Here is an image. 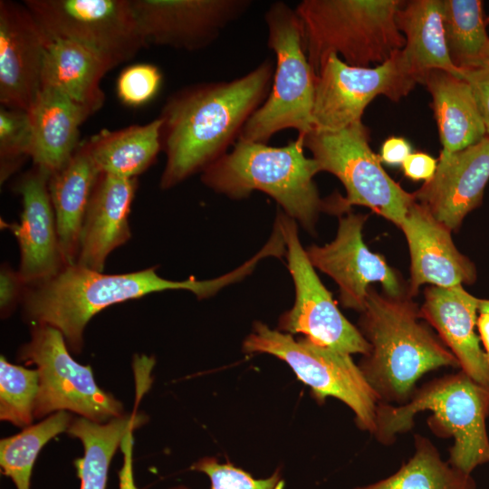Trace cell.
<instances>
[{
	"mask_svg": "<svg viewBox=\"0 0 489 489\" xmlns=\"http://www.w3.org/2000/svg\"><path fill=\"white\" fill-rule=\"evenodd\" d=\"M274 66L267 58L238 78L187 85L167 99L158 116L167 156L162 189L202 173L227 153L267 99Z\"/></svg>",
	"mask_w": 489,
	"mask_h": 489,
	"instance_id": "1",
	"label": "cell"
},
{
	"mask_svg": "<svg viewBox=\"0 0 489 489\" xmlns=\"http://www.w3.org/2000/svg\"><path fill=\"white\" fill-rule=\"evenodd\" d=\"M250 273V267L242 264L211 280L198 281L192 277L171 281L160 277L157 266L128 273L106 274L73 264L44 282L27 286L21 302L24 314L33 325L56 328L70 350L79 353L87 323L109 306L168 290H187L198 299H204Z\"/></svg>",
	"mask_w": 489,
	"mask_h": 489,
	"instance_id": "2",
	"label": "cell"
},
{
	"mask_svg": "<svg viewBox=\"0 0 489 489\" xmlns=\"http://www.w3.org/2000/svg\"><path fill=\"white\" fill-rule=\"evenodd\" d=\"M419 318V308L410 296L381 295L369 287L359 326L370 350L359 367L379 403L404 405L425 373L440 367L460 368L454 354Z\"/></svg>",
	"mask_w": 489,
	"mask_h": 489,
	"instance_id": "3",
	"label": "cell"
},
{
	"mask_svg": "<svg viewBox=\"0 0 489 489\" xmlns=\"http://www.w3.org/2000/svg\"><path fill=\"white\" fill-rule=\"evenodd\" d=\"M304 149L302 136L283 147L238 139L231 151L202 172L201 180L215 192L236 200L262 191L287 216L312 231L326 202L313 181L321 168L313 158L305 156Z\"/></svg>",
	"mask_w": 489,
	"mask_h": 489,
	"instance_id": "4",
	"label": "cell"
},
{
	"mask_svg": "<svg viewBox=\"0 0 489 489\" xmlns=\"http://www.w3.org/2000/svg\"><path fill=\"white\" fill-rule=\"evenodd\" d=\"M430 410L429 427L441 436H452L448 463L471 474L489 463V389L463 371L435 379L417 388L404 405L379 403L374 437L391 445L398 434L410 430L417 413Z\"/></svg>",
	"mask_w": 489,
	"mask_h": 489,
	"instance_id": "5",
	"label": "cell"
},
{
	"mask_svg": "<svg viewBox=\"0 0 489 489\" xmlns=\"http://www.w3.org/2000/svg\"><path fill=\"white\" fill-rule=\"evenodd\" d=\"M401 0H303L295 12L317 77L328 57L355 67L380 65L406 44L396 23Z\"/></svg>",
	"mask_w": 489,
	"mask_h": 489,
	"instance_id": "6",
	"label": "cell"
},
{
	"mask_svg": "<svg viewBox=\"0 0 489 489\" xmlns=\"http://www.w3.org/2000/svg\"><path fill=\"white\" fill-rule=\"evenodd\" d=\"M267 45L275 54L270 93L242 129L238 139L267 144L278 131L312 130L316 75L307 58L300 19L288 4L276 1L264 14Z\"/></svg>",
	"mask_w": 489,
	"mask_h": 489,
	"instance_id": "7",
	"label": "cell"
},
{
	"mask_svg": "<svg viewBox=\"0 0 489 489\" xmlns=\"http://www.w3.org/2000/svg\"><path fill=\"white\" fill-rule=\"evenodd\" d=\"M304 146L321 171L331 173L345 187L346 197L325 201L326 210L340 214L352 206H363L400 225L416 201L414 193L405 191L386 173L361 120L337 131L312 129L304 136Z\"/></svg>",
	"mask_w": 489,
	"mask_h": 489,
	"instance_id": "8",
	"label": "cell"
},
{
	"mask_svg": "<svg viewBox=\"0 0 489 489\" xmlns=\"http://www.w3.org/2000/svg\"><path fill=\"white\" fill-rule=\"evenodd\" d=\"M245 353H267L285 361L297 378L309 386L313 398L323 402L328 397L345 403L355 414L357 426L375 429L379 398L350 355L312 342L295 340L289 333L255 322L243 343Z\"/></svg>",
	"mask_w": 489,
	"mask_h": 489,
	"instance_id": "9",
	"label": "cell"
},
{
	"mask_svg": "<svg viewBox=\"0 0 489 489\" xmlns=\"http://www.w3.org/2000/svg\"><path fill=\"white\" fill-rule=\"evenodd\" d=\"M18 358L27 365H35L38 370L34 417L65 410L106 423L123 415L122 404L99 388L90 366L81 365L72 357L56 328L33 325L31 340L20 348Z\"/></svg>",
	"mask_w": 489,
	"mask_h": 489,
	"instance_id": "10",
	"label": "cell"
},
{
	"mask_svg": "<svg viewBox=\"0 0 489 489\" xmlns=\"http://www.w3.org/2000/svg\"><path fill=\"white\" fill-rule=\"evenodd\" d=\"M52 39L75 42L115 68L147 47L131 0H25Z\"/></svg>",
	"mask_w": 489,
	"mask_h": 489,
	"instance_id": "11",
	"label": "cell"
},
{
	"mask_svg": "<svg viewBox=\"0 0 489 489\" xmlns=\"http://www.w3.org/2000/svg\"><path fill=\"white\" fill-rule=\"evenodd\" d=\"M417 83L401 50L373 68L351 66L331 54L316 77L312 129L340 130L361 120L365 108L376 96L398 101Z\"/></svg>",
	"mask_w": 489,
	"mask_h": 489,
	"instance_id": "12",
	"label": "cell"
},
{
	"mask_svg": "<svg viewBox=\"0 0 489 489\" xmlns=\"http://www.w3.org/2000/svg\"><path fill=\"white\" fill-rule=\"evenodd\" d=\"M275 223L285 243L288 269L295 286L294 304L280 317L278 329L289 334L302 333L317 345L350 355H367L369 343L344 317L321 283L301 244L295 220L279 213Z\"/></svg>",
	"mask_w": 489,
	"mask_h": 489,
	"instance_id": "13",
	"label": "cell"
},
{
	"mask_svg": "<svg viewBox=\"0 0 489 489\" xmlns=\"http://www.w3.org/2000/svg\"><path fill=\"white\" fill-rule=\"evenodd\" d=\"M146 43L194 52L215 43L251 0H131Z\"/></svg>",
	"mask_w": 489,
	"mask_h": 489,
	"instance_id": "14",
	"label": "cell"
},
{
	"mask_svg": "<svg viewBox=\"0 0 489 489\" xmlns=\"http://www.w3.org/2000/svg\"><path fill=\"white\" fill-rule=\"evenodd\" d=\"M367 218V216L351 213L340 217L337 235L331 243L312 245L306 251L313 267L338 284L342 306L360 312L365 308L372 283H379L388 296L404 295L396 272L363 241L362 229Z\"/></svg>",
	"mask_w": 489,
	"mask_h": 489,
	"instance_id": "15",
	"label": "cell"
},
{
	"mask_svg": "<svg viewBox=\"0 0 489 489\" xmlns=\"http://www.w3.org/2000/svg\"><path fill=\"white\" fill-rule=\"evenodd\" d=\"M51 38L24 4L0 1L1 106L28 111L42 89Z\"/></svg>",
	"mask_w": 489,
	"mask_h": 489,
	"instance_id": "16",
	"label": "cell"
},
{
	"mask_svg": "<svg viewBox=\"0 0 489 489\" xmlns=\"http://www.w3.org/2000/svg\"><path fill=\"white\" fill-rule=\"evenodd\" d=\"M50 176L34 165L15 184V190L22 196L23 211L20 223L10 224L8 227L18 242L17 273L26 287L53 277L67 265L49 191Z\"/></svg>",
	"mask_w": 489,
	"mask_h": 489,
	"instance_id": "17",
	"label": "cell"
},
{
	"mask_svg": "<svg viewBox=\"0 0 489 489\" xmlns=\"http://www.w3.org/2000/svg\"><path fill=\"white\" fill-rule=\"evenodd\" d=\"M489 180V136L460 151L440 153L434 177L414 193L416 201L455 230L482 202Z\"/></svg>",
	"mask_w": 489,
	"mask_h": 489,
	"instance_id": "18",
	"label": "cell"
},
{
	"mask_svg": "<svg viewBox=\"0 0 489 489\" xmlns=\"http://www.w3.org/2000/svg\"><path fill=\"white\" fill-rule=\"evenodd\" d=\"M399 227L410 253V297L425 283L448 288L475 281V267L455 246L451 230L422 205L415 201Z\"/></svg>",
	"mask_w": 489,
	"mask_h": 489,
	"instance_id": "19",
	"label": "cell"
},
{
	"mask_svg": "<svg viewBox=\"0 0 489 489\" xmlns=\"http://www.w3.org/2000/svg\"><path fill=\"white\" fill-rule=\"evenodd\" d=\"M479 300L462 285L432 286L425 291L419 314L436 329L458 360L461 371L489 389V360L475 331Z\"/></svg>",
	"mask_w": 489,
	"mask_h": 489,
	"instance_id": "20",
	"label": "cell"
},
{
	"mask_svg": "<svg viewBox=\"0 0 489 489\" xmlns=\"http://www.w3.org/2000/svg\"><path fill=\"white\" fill-rule=\"evenodd\" d=\"M136 188V178L100 174L84 216L77 264L103 272L108 255L128 242Z\"/></svg>",
	"mask_w": 489,
	"mask_h": 489,
	"instance_id": "21",
	"label": "cell"
},
{
	"mask_svg": "<svg viewBox=\"0 0 489 489\" xmlns=\"http://www.w3.org/2000/svg\"><path fill=\"white\" fill-rule=\"evenodd\" d=\"M31 130L30 158L50 175L61 170L80 143V126L91 116L64 95L42 89L27 111Z\"/></svg>",
	"mask_w": 489,
	"mask_h": 489,
	"instance_id": "22",
	"label": "cell"
},
{
	"mask_svg": "<svg viewBox=\"0 0 489 489\" xmlns=\"http://www.w3.org/2000/svg\"><path fill=\"white\" fill-rule=\"evenodd\" d=\"M112 69L91 49L69 40L51 38L43 60L42 89L64 95L91 116L104 104L101 82Z\"/></svg>",
	"mask_w": 489,
	"mask_h": 489,
	"instance_id": "23",
	"label": "cell"
},
{
	"mask_svg": "<svg viewBox=\"0 0 489 489\" xmlns=\"http://www.w3.org/2000/svg\"><path fill=\"white\" fill-rule=\"evenodd\" d=\"M100 174L83 141L69 162L50 176L49 191L67 265L76 264L84 216Z\"/></svg>",
	"mask_w": 489,
	"mask_h": 489,
	"instance_id": "24",
	"label": "cell"
},
{
	"mask_svg": "<svg viewBox=\"0 0 489 489\" xmlns=\"http://www.w3.org/2000/svg\"><path fill=\"white\" fill-rule=\"evenodd\" d=\"M423 84L432 96L443 147L441 154L460 151L486 136L472 88L465 79L435 69L427 72Z\"/></svg>",
	"mask_w": 489,
	"mask_h": 489,
	"instance_id": "25",
	"label": "cell"
},
{
	"mask_svg": "<svg viewBox=\"0 0 489 489\" xmlns=\"http://www.w3.org/2000/svg\"><path fill=\"white\" fill-rule=\"evenodd\" d=\"M396 23L406 39L401 53L418 83L435 69L459 76L446 47L442 0L404 1L396 14Z\"/></svg>",
	"mask_w": 489,
	"mask_h": 489,
	"instance_id": "26",
	"label": "cell"
},
{
	"mask_svg": "<svg viewBox=\"0 0 489 489\" xmlns=\"http://www.w3.org/2000/svg\"><path fill=\"white\" fill-rule=\"evenodd\" d=\"M161 120L101 132L85 140L91 158L101 173L136 178L156 160L161 150Z\"/></svg>",
	"mask_w": 489,
	"mask_h": 489,
	"instance_id": "27",
	"label": "cell"
},
{
	"mask_svg": "<svg viewBox=\"0 0 489 489\" xmlns=\"http://www.w3.org/2000/svg\"><path fill=\"white\" fill-rule=\"evenodd\" d=\"M136 410L121 415L106 423H97L85 417L72 419L67 433L81 440L84 455L74 461L81 480L80 489H106L110 461L124 436L145 421Z\"/></svg>",
	"mask_w": 489,
	"mask_h": 489,
	"instance_id": "28",
	"label": "cell"
},
{
	"mask_svg": "<svg viewBox=\"0 0 489 489\" xmlns=\"http://www.w3.org/2000/svg\"><path fill=\"white\" fill-rule=\"evenodd\" d=\"M415 453L390 476L353 489H476L471 474L445 462L427 437L415 435Z\"/></svg>",
	"mask_w": 489,
	"mask_h": 489,
	"instance_id": "29",
	"label": "cell"
},
{
	"mask_svg": "<svg viewBox=\"0 0 489 489\" xmlns=\"http://www.w3.org/2000/svg\"><path fill=\"white\" fill-rule=\"evenodd\" d=\"M449 57L458 70L483 67L489 45L480 0H442Z\"/></svg>",
	"mask_w": 489,
	"mask_h": 489,
	"instance_id": "30",
	"label": "cell"
},
{
	"mask_svg": "<svg viewBox=\"0 0 489 489\" xmlns=\"http://www.w3.org/2000/svg\"><path fill=\"white\" fill-rule=\"evenodd\" d=\"M72 421V417L68 411H58L1 440L2 473L13 481L16 489H30L33 467L41 449L52 438L67 431Z\"/></svg>",
	"mask_w": 489,
	"mask_h": 489,
	"instance_id": "31",
	"label": "cell"
},
{
	"mask_svg": "<svg viewBox=\"0 0 489 489\" xmlns=\"http://www.w3.org/2000/svg\"><path fill=\"white\" fill-rule=\"evenodd\" d=\"M39 390L38 370L9 363L0 359V418L26 427L34 420Z\"/></svg>",
	"mask_w": 489,
	"mask_h": 489,
	"instance_id": "32",
	"label": "cell"
},
{
	"mask_svg": "<svg viewBox=\"0 0 489 489\" xmlns=\"http://www.w3.org/2000/svg\"><path fill=\"white\" fill-rule=\"evenodd\" d=\"M31 130L28 112L1 106L0 179L5 181L30 157Z\"/></svg>",
	"mask_w": 489,
	"mask_h": 489,
	"instance_id": "33",
	"label": "cell"
},
{
	"mask_svg": "<svg viewBox=\"0 0 489 489\" xmlns=\"http://www.w3.org/2000/svg\"><path fill=\"white\" fill-rule=\"evenodd\" d=\"M192 470L206 474L211 482V489H283L284 481L277 469L270 477L255 479L248 472L232 463H220L215 457H203L191 466ZM171 489H189L177 485Z\"/></svg>",
	"mask_w": 489,
	"mask_h": 489,
	"instance_id": "34",
	"label": "cell"
},
{
	"mask_svg": "<svg viewBox=\"0 0 489 489\" xmlns=\"http://www.w3.org/2000/svg\"><path fill=\"white\" fill-rule=\"evenodd\" d=\"M162 75L158 68L149 63L128 66L117 81L120 100L128 106H141L158 93Z\"/></svg>",
	"mask_w": 489,
	"mask_h": 489,
	"instance_id": "35",
	"label": "cell"
},
{
	"mask_svg": "<svg viewBox=\"0 0 489 489\" xmlns=\"http://www.w3.org/2000/svg\"><path fill=\"white\" fill-rule=\"evenodd\" d=\"M459 76L471 86L486 135L489 136V67L459 70Z\"/></svg>",
	"mask_w": 489,
	"mask_h": 489,
	"instance_id": "36",
	"label": "cell"
},
{
	"mask_svg": "<svg viewBox=\"0 0 489 489\" xmlns=\"http://www.w3.org/2000/svg\"><path fill=\"white\" fill-rule=\"evenodd\" d=\"M26 285L17 272L7 266L1 270V310L8 312L16 302L22 301Z\"/></svg>",
	"mask_w": 489,
	"mask_h": 489,
	"instance_id": "37",
	"label": "cell"
},
{
	"mask_svg": "<svg viewBox=\"0 0 489 489\" xmlns=\"http://www.w3.org/2000/svg\"><path fill=\"white\" fill-rule=\"evenodd\" d=\"M406 177L413 180H430L437 168V161L423 152L411 153L401 164Z\"/></svg>",
	"mask_w": 489,
	"mask_h": 489,
	"instance_id": "38",
	"label": "cell"
},
{
	"mask_svg": "<svg viewBox=\"0 0 489 489\" xmlns=\"http://www.w3.org/2000/svg\"><path fill=\"white\" fill-rule=\"evenodd\" d=\"M135 428H130L124 436L120 448L123 454L122 466L119 472V489H139L136 486L133 475V431Z\"/></svg>",
	"mask_w": 489,
	"mask_h": 489,
	"instance_id": "39",
	"label": "cell"
},
{
	"mask_svg": "<svg viewBox=\"0 0 489 489\" xmlns=\"http://www.w3.org/2000/svg\"><path fill=\"white\" fill-rule=\"evenodd\" d=\"M411 154L410 144L403 138L390 137L381 147L380 160L390 165L402 164Z\"/></svg>",
	"mask_w": 489,
	"mask_h": 489,
	"instance_id": "40",
	"label": "cell"
},
{
	"mask_svg": "<svg viewBox=\"0 0 489 489\" xmlns=\"http://www.w3.org/2000/svg\"><path fill=\"white\" fill-rule=\"evenodd\" d=\"M476 326L480 334V340L484 348V352L489 360V314L480 313L477 318Z\"/></svg>",
	"mask_w": 489,
	"mask_h": 489,
	"instance_id": "41",
	"label": "cell"
},
{
	"mask_svg": "<svg viewBox=\"0 0 489 489\" xmlns=\"http://www.w3.org/2000/svg\"><path fill=\"white\" fill-rule=\"evenodd\" d=\"M478 312L480 313L489 314V300H479Z\"/></svg>",
	"mask_w": 489,
	"mask_h": 489,
	"instance_id": "42",
	"label": "cell"
},
{
	"mask_svg": "<svg viewBox=\"0 0 489 489\" xmlns=\"http://www.w3.org/2000/svg\"><path fill=\"white\" fill-rule=\"evenodd\" d=\"M483 67H489V45L484 53Z\"/></svg>",
	"mask_w": 489,
	"mask_h": 489,
	"instance_id": "43",
	"label": "cell"
}]
</instances>
